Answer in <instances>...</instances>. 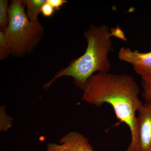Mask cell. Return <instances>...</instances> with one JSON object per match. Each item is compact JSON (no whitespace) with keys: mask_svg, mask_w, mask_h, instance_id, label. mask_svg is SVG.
Instances as JSON below:
<instances>
[{"mask_svg":"<svg viewBox=\"0 0 151 151\" xmlns=\"http://www.w3.org/2000/svg\"><path fill=\"white\" fill-rule=\"evenodd\" d=\"M82 100L100 107L108 103L117 119L128 126L131 142L126 151H135L138 142L136 113L143 105L139 97V85L132 75L99 72L88 78L84 85Z\"/></svg>","mask_w":151,"mask_h":151,"instance_id":"cell-1","label":"cell"},{"mask_svg":"<svg viewBox=\"0 0 151 151\" xmlns=\"http://www.w3.org/2000/svg\"><path fill=\"white\" fill-rule=\"evenodd\" d=\"M122 32L117 29L111 32L109 27L105 25H91L84 35L87 43L84 54L60 70L51 81L44 85V88H49L60 77L68 76L73 78L76 86L82 89L88 78L95 72H109L111 68L108 57L113 44L111 37L126 39Z\"/></svg>","mask_w":151,"mask_h":151,"instance_id":"cell-2","label":"cell"},{"mask_svg":"<svg viewBox=\"0 0 151 151\" xmlns=\"http://www.w3.org/2000/svg\"><path fill=\"white\" fill-rule=\"evenodd\" d=\"M21 0H13L9 6V24L5 30L12 54L22 57L29 54L42 38L44 28L38 20L30 21Z\"/></svg>","mask_w":151,"mask_h":151,"instance_id":"cell-3","label":"cell"},{"mask_svg":"<svg viewBox=\"0 0 151 151\" xmlns=\"http://www.w3.org/2000/svg\"><path fill=\"white\" fill-rule=\"evenodd\" d=\"M118 56L120 60L131 64L142 81L151 83V51L141 52L122 47Z\"/></svg>","mask_w":151,"mask_h":151,"instance_id":"cell-4","label":"cell"},{"mask_svg":"<svg viewBox=\"0 0 151 151\" xmlns=\"http://www.w3.org/2000/svg\"><path fill=\"white\" fill-rule=\"evenodd\" d=\"M138 112V139L135 151H151V106L145 103Z\"/></svg>","mask_w":151,"mask_h":151,"instance_id":"cell-5","label":"cell"},{"mask_svg":"<svg viewBox=\"0 0 151 151\" xmlns=\"http://www.w3.org/2000/svg\"><path fill=\"white\" fill-rule=\"evenodd\" d=\"M59 143L47 144L46 151H94L88 139L78 132L68 133Z\"/></svg>","mask_w":151,"mask_h":151,"instance_id":"cell-6","label":"cell"},{"mask_svg":"<svg viewBox=\"0 0 151 151\" xmlns=\"http://www.w3.org/2000/svg\"><path fill=\"white\" fill-rule=\"evenodd\" d=\"M47 0H26L23 1L24 5L26 6V14L30 21L34 22L37 20L38 16L41 12L42 6Z\"/></svg>","mask_w":151,"mask_h":151,"instance_id":"cell-7","label":"cell"},{"mask_svg":"<svg viewBox=\"0 0 151 151\" xmlns=\"http://www.w3.org/2000/svg\"><path fill=\"white\" fill-rule=\"evenodd\" d=\"M8 1H0V29L4 32L9 24Z\"/></svg>","mask_w":151,"mask_h":151,"instance_id":"cell-8","label":"cell"},{"mask_svg":"<svg viewBox=\"0 0 151 151\" xmlns=\"http://www.w3.org/2000/svg\"><path fill=\"white\" fill-rule=\"evenodd\" d=\"M10 44L6 37L4 32H0V59H6L12 54Z\"/></svg>","mask_w":151,"mask_h":151,"instance_id":"cell-9","label":"cell"},{"mask_svg":"<svg viewBox=\"0 0 151 151\" xmlns=\"http://www.w3.org/2000/svg\"><path fill=\"white\" fill-rule=\"evenodd\" d=\"M142 87L143 89L142 96L145 103L151 106V83L142 81Z\"/></svg>","mask_w":151,"mask_h":151,"instance_id":"cell-10","label":"cell"},{"mask_svg":"<svg viewBox=\"0 0 151 151\" xmlns=\"http://www.w3.org/2000/svg\"><path fill=\"white\" fill-rule=\"evenodd\" d=\"M55 9L50 4L47 2L45 3L41 9V13L42 15L45 17H49L52 16L55 12Z\"/></svg>","mask_w":151,"mask_h":151,"instance_id":"cell-11","label":"cell"},{"mask_svg":"<svg viewBox=\"0 0 151 151\" xmlns=\"http://www.w3.org/2000/svg\"><path fill=\"white\" fill-rule=\"evenodd\" d=\"M47 2L56 10H59L64 4L68 2L66 0H47Z\"/></svg>","mask_w":151,"mask_h":151,"instance_id":"cell-12","label":"cell"}]
</instances>
